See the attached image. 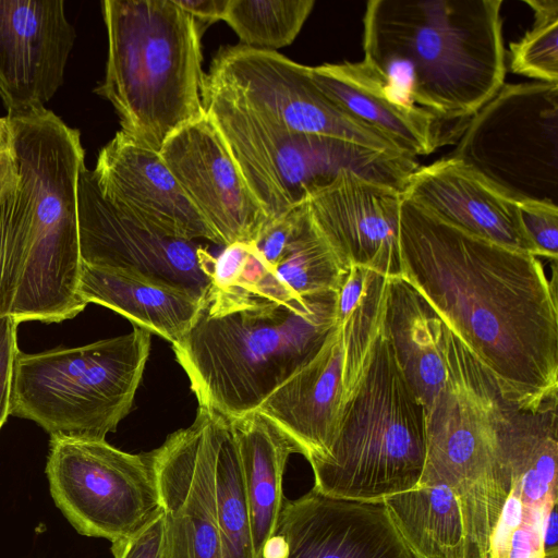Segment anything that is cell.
Returning a JSON list of instances; mask_svg holds the SVG:
<instances>
[{"label":"cell","instance_id":"22","mask_svg":"<svg viewBox=\"0 0 558 558\" xmlns=\"http://www.w3.org/2000/svg\"><path fill=\"white\" fill-rule=\"evenodd\" d=\"M311 74L329 98L415 158L459 138L466 124L445 126L456 122L439 120L427 110L410 105L364 61L311 66Z\"/></svg>","mask_w":558,"mask_h":558},{"label":"cell","instance_id":"39","mask_svg":"<svg viewBox=\"0 0 558 558\" xmlns=\"http://www.w3.org/2000/svg\"><path fill=\"white\" fill-rule=\"evenodd\" d=\"M20 177L8 117H0V202L19 187Z\"/></svg>","mask_w":558,"mask_h":558},{"label":"cell","instance_id":"28","mask_svg":"<svg viewBox=\"0 0 558 558\" xmlns=\"http://www.w3.org/2000/svg\"><path fill=\"white\" fill-rule=\"evenodd\" d=\"M209 276L210 286L203 303L209 315L301 299L281 286L253 243L225 246L218 257L213 256Z\"/></svg>","mask_w":558,"mask_h":558},{"label":"cell","instance_id":"4","mask_svg":"<svg viewBox=\"0 0 558 558\" xmlns=\"http://www.w3.org/2000/svg\"><path fill=\"white\" fill-rule=\"evenodd\" d=\"M108 58L95 92L114 107L121 130L159 151L205 113L199 24L173 0H105Z\"/></svg>","mask_w":558,"mask_h":558},{"label":"cell","instance_id":"17","mask_svg":"<svg viewBox=\"0 0 558 558\" xmlns=\"http://www.w3.org/2000/svg\"><path fill=\"white\" fill-rule=\"evenodd\" d=\"M159 155L223 246L258 238L269 219L206 113L168 137Z\"/></svg>","mask_w":558,"mask_h":558},{"label":"cell","instance_id":"3","mask_svg":"<svg viewBox=\"0 0 558 558\" xmlns=\"http://www.w3.org/2000/svg\"><path fill=\"white\" fill-rule=\"evenodd\" d=\"M336 292L221 315L202 306L172 349L198 407L227 418L256 411L338 324Z\"/></svg>","mask_w":558,"mask_h":558},{"label":"cell","instance_id":"29","mask_svg":"<svg viewBox=\"0 0 558 558\" xmlns=\"http://www.w3.org/2000/svg\"><path fill=\"white\" fill-rule=\"evenodd\" d=\"M215 495L222 558H255L238 448L223 415L216 439Z\"/></svg>","mask_w":558,"mask_h":558},{"label":"cell","instance_id":"2","mask_svg":"<svg viewBox=\"0 0 558 558\" xmlns=\"http://www.w3.org/2000/svg\"><path fill=\"white\" fill-rule=\"evenodd\" d=\"M502 0H369L363 51L410 105L466 122L505 84Z\"/></svg>","mask_w":558,"mask_h":558},{"label":"cell","instance_id":"16","mask_svg":"<svg viewBox=\"0 0 558 558\" xmlns=\"http://www.w3.org/2000/svg\"><path fill=\"white\" fill-rule=\"evenodd\" d=\"M256 558H412L384 504L335 499L313 488L283 502Z\"/></svg>","mask_w":558,"mask_h":558},{"label":"cell","instance_id":"13","mask_svg":"<svg viewBox=\"0 0 558 558\" xmlns=\"http://www.w3.org/2000/svg\"><path fill=\"white\" fill-rule=\"evenodd\" d=\"M49 492L75 531L111 543L162 513L150 453L122 451L106 440L50 438Z\"/></svg>","mask_w":558,"mask_h":558},{"label":"cell","instance_id":"5","mask_svg":"<svg viewBox=\"0 0 558 558\" xmlns=\"http://www.w3.org/2000/svg\"><path fill=\"white\" fill-rule=\"evenodd\" d=\"M8 119L32 217L31 250L11 315L17 324L60 323L87 305L78 291L81 135L45 107Z\"/></svg>","mask_w":558,"mask_h":558},{"label":"cell","instance_id":"15","mask_svg":"<svg viewBox=\"0 0 558 558\" xmlns=\"http://www.w3.org/2000/svg\"><path fill=\"white\" fill-rule=\"evenodd\" d=\"M80 252L84 265L135 270L204 298L213 255L195 241L167 236L116 208L100 193L93 170L78 180Z\"/></svg>","mask_w":558,"mask_h":558},{"label":"cell","instance_id":"19","mask_svg":"<svg viewBox=\"0 0 558 558\" xmlns=\"http://www.w3.org/2000/svg\"><path fill=\"white\" fill-rule=\"evenodd\" d=\"M75 32L62 0H0V97L8 117L44 108L63 83Z\"/></svg>","mask_w":558,"mask_h":558},{"label":"cell","instance_id":"36","mask_svg":"<svg viewBox=\"0 0 558 558\" xmlns=\"http://www.w3.org/2000/svg\"><path fill=\"white\" fill-rule=\"evenodd\" d=\"M17 322L12 315L0 318V429L10 415L12 381L16 356Z\"/></svg>","mask_w":558,"mask_h":558},{"label":"cell","instance_id":"25","mask_svg":"<svg viewBox=\"0 0 558 558\" xmlns=\"http://www.w3.org/2000/svg\"><path fill=\"white\" fill-rule=\"evenodd\" d=\"M235 439L250 514L255 558L271 535L283 502V474L300 446L258 411L229 418Z\"/></svg>","mask_w":558,"mask_h":558},{"label":"cell","instance_id":"9","mask_svg":"<svg viewBox=\"0 0 558 558\" xmlns=\"http://www.w3.org/2000/svg\"><path fill=\"white\" fill-rule=\"evenodd\" d=\"M447 377L425 410L421 485L444 484L464 511H481L507 493L500 451L506 402L488 372L447 327Z\"/></svg>","mask_w":558,"mask_h":558},{"label":"cell","instance_id":"10","mask_svg":"<svg viewBox=\"0 0 558 558\" xmlns=\"http://www.w3.org/2000/svg\"><path fill=\"white\" fill-rule=\"evenodd\" d=\"M448 156L517 203L558 206V83L504 84Z\"/></svg>","mask_w":558,"mask_h":558},{"label":"cell","instance_id":"30","mask_svg":"<svg viewBox=\"0 0 558 558\" xmlns=\"http://www.w3.org/2000/svg\"><path fill=\"white\" fill-rule=\"evenodd\" d=\"M347 272L310 214L302 231L274 269L281 286L295 298L337 293Z\"/></svg>","mask_w":558,"mask_h":558},{"label":"cell","instance_id":"37","mask_svg":"<svg viewBox=\"0 0 558 558\" xmlns=\"http://www.w3.org/2000/svg\"><path fill=\"white\" fill-rule=\"evenodd\" d=\"M376 272L360 266H351L336 294L337 322L347 319L367 298Z\"/></svg>","mask_w":558,"mask_h":558},{"label":"cell","instance_id":"7","mask_svg":"<svg viewBox=\"0 0 558 558\" xmlns=\"http://www.w3.org/2000/svg\"><path fill=\"white\" fill-rule=\"evenodd\" d=\"M151 333L126 335L82 347L19 352L10 415L34 421L50 438L106 440L135 398Z\"/></svg>","mask_w":558,"mask_h":558},{"label":"cell","instance_id":"32","mask_svg":"<svg viewBox=\"0 0 558 558\" xmlns=\"http://www.w3.org/2000/svg\"><path fill=\"white\" fill-rule=\"evenodd\" d=\"M32 243L27 196L20 186L0 202V318L11 315Z\"/></svg>","mask_w":558,"mask_h":558},{"label":"cell","instance_id":"26","mask_svg":"<svg viewBox=\"0 0 558 558\" xmlns=\"http://www.w3.org/2000/svg\"><path fill=\"white\" fill-rule=\"evenodd\" d=\"M558 398L535 410L506 403L500 451L523 508L547 511L557 504Z\"/></svg>","mask_w":558,"mask_h":558},{"label":"cell","instance_id":"12","mask_svg":"<svg viewBox=\"0 0 558 558\" xmlns=\"http://www.w3.org/2000/svg\"><path fill=\"white\" fill-rule=\"evenodd\" d=\"M202 89L293 133L409 156L384 133L329 98L315 84L311 66L275 50L242 44L221 47L204 74Z\"/></svg>","mask_w":558,"mask_h":558},{"label":"cell","instance_id":"8","mask_svg":"<svg viewBox=\"0 0 558 558\" xmlns=\"http://www.w3.org/2000/svg\"><path fill=\"white\" fill-rule=\"evenodd\" d=\"M202 101L269 221L303 204L343 170L402 193L409 177L418 168L411 156L290 132L208 90L202 89Z\"/></svg>","mask_w":558,"mask_h":558},{"label":"cell","instance_id":"18","mask_svg":"<svg viewBox=\"0 0 558 558\" xmlns=\"http://www.w3.org/2000/svg\"><path fill=\"white\" fill-rule=\"evenodd\" d=\"M402 193L341 171L305 203L311 219L340 263L383 277L400 276L399 223Z\"/></svg>","mask_w":558,"mask_h":558},{"label":"cell","instance_id":"23","mask_svg":"<svg viewBox=\"0 0 558 558\" xmlns=\"http://www.w3.org/2000/svg\"><path fill=\"white\" fill-rule=\"evenodd\" d=\"M78 291L85 304L108 307L171 344L190 329L205 298L135 270L84 264Z\"/></svg>","mask_w":558,"mask_h":558},{"label":"cell","instance_id":"42","mask_svg":"<svg viewBox=\"0 0 558 558\" xmlns=\"http://www.w3.org/2000/svg\"><path fill=\"white\" fill-rule=\"evenodd\" d=\"M488 558H490V557L488 556Z\"/></svg>","mask_w":558,"mask_h":558},{"label":"cell","instance_id":"34","mask_svg":"<svg viewBox=\"0 0 558 558\" xmlns=\"http://www.w3.org/2000/svg\"><path fill=\"white\" fill-rule=\"evenodd\" d=\"M524 229L538 257L551 262L558 258V206L537 203H518Z\"/></svg>","mask_w":558,"mask_h":558},{"label":"cell","instance_id":"21","mask_svg":"<svg viewBox=\"0 0 558 558\" xmlns=\"http://www.w3.org/2000/svg\"><path fill=\"white\" fill-rule=\"evenodd\" d=\"M402 196L464 232L538 257L518 203L456 158L418 166Z\"/></svg>","mask_w":558,"mask_h":558},{"label":"cell","instance_id":"24","mask_svg":"<svg viewBox=\"0 0 558 558\" xmlns=\"http://www.w3.org/2000/svg\"><path fill=\"white\" fill-rule=\"evenodd\" d=\"M387 279L385 326L402 373L425 412L447 377V325L405 280Z\"/></svg>","mask_w":558,"mask_h":558},{"label":"cell","instance_id":"40","mask_svg":"<svg viewBox=\"0 0 558 558\" xmlns=\"http://www.w3.org/2000/svg\"><path fill=\"white\" fill-rule=\"evenodd\" d=\"M199 24L209 25L223 20L229 0H173Z\"/></svg>","mask_w":558,"mask_h":558},{"label":"cell","instance_id":"33","mask_svg":"<svg viewBox=\"0 0 558 558\" xmlns=\"http://www.w3.org/2000/svg\"><path fill=\"white\" fill-rule=\"evenodd\" d=\"M534 12L533 26L509 46L511 72L558 83V0H524Z\"/></svg>","mask_w":558,"mask_h":558},{"label":"cell","instance_id":"20","mask_svg":"<svg viewBox=\"0 0 558 558\" xmlns=\"http://www.w3.org/2000/svg\"><path fill=\"white\" fill-rule=\"evenodd\" d=\"M102 196L123 214L167 236L221 244L156 151L122 130L93 170Z\"/></svg>","mask_w":558,"mask_h":558},{"label":"cell","instance_id":"27","mask_svg":"<svg viewBox=\"0 0 558 558\" xmlns=\"http://www.w3.org/2000/svg\"><path fill=\"white\" fill-rule=\"evenodd\" d=\"M412 558H463L461 511L444 484L417 485L383 501Z\"/></svg>","mask_w":558,"mask_h":558},{"label":"cell","instance_id":"41","mask_svg":"<svg viewBox=\"0 0 558 558\" xmlns=\"http://www.w3.org/2000/svg\"><path fill=\"white\" fill-rule=\"evenodd\" d=\"M557 504L551 506L545 514L542 526V549L544 558H558V521Z\"/></svg>","mask_w":558,"mask_h":558},{"label":"cell","instance_id":"6","mask_svg":"<svg viewBox=\"0 0 558 558\" xmlns=\"http://www.w3.org/2000/svg\"><path fill=\"white\" fill-rule=\"evenodd\" d=\"M425 458L424 408L398 363L384 313L366 373L329 451L308 460L313 489L335 499L381 504L418 485Z\"/></svg>","mask_w":558,"mask_h":558},{"label":"cell","instance_id":"14","mask_svg":"<svg viewBox=\"0 0 558 558\" xmlns=\"http://www.w3.org/2000/svg\"><path fill=\"white\" fill-rule=\"evenodd\" d=\"M220 414L198 407L193 423L149 452L166 529V558H222L215 454Z\"/></svg>","mask_w":558,"mask_h":558},{"label":"cell","instance_id":"1","mask_svg":"<svg viewBox=\"0 0 558 558\" xmlns=\"http://www.w3.org/2000/svg\"><path fill=\"white\" fill-rule=\"evenodd\" d=\"M400 276L469 348L501 399L535 410L558 398L557 262L464 232L402 196Z\"/></svg>","mask_w":558,"mask_h":558},{"label":"cell","instance_id":"31","mask_svg":"<svg viewBox=\"0 0 558 558\" xmlns=\"http://www.w3.org/2000/svg\"><path fill=\"white\" fill-rule=\"evenodd\" d=\"M314 0H229L225 19L242 45L275 50L291 45Z\"/></svg>","mask_w":558,"mask_h":558},{"label":"cell","instance_id":"11","mask_svg":"<svg viewBox=\"0 0 558 558\" xmlns=\"http://www.w3.org/2000/svg\"><path fill=\"white\" fill-rule=\"evenodd\" d=\"M387 286V277L378 276L367 298L333 327L316 354L256 410L284 430L307 461L329 451L366 373L384 319Z\"/></svg>","mask_w":558,"mask_h":558},{"label":"cell","instance_id":"35","mask_svg":"<svg viewBox=\"0 0 558 558\" xmlns=\"http://www.w3.org/2000/svg\"><path fill=\"white\" fill-rule=\"evenodd\" d=\"M113 558H166L163 512L137 533L111 543Z\"/></svg>","mask_w":558,"mask_h":558},{"label":"cell","instance_id":"38","mask_svg":"<svg viewBox=\"0 0 558 558\" xmlns=\"http://www.w3.org/2000/svg\"><path fill=\"white\" fill-rule=\"evenodd\" d=\"M546 513L523 508L522 520L510 541L508 558H544L542 526Z\"/></svg>","mask_w":558,"mask_h":558}]
</instances>
